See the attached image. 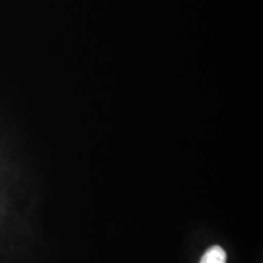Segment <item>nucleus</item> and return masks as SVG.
<instances>
[{
    "mask_svg": "<svg viewBox=\"0 0 263 263\" xmlns=\"http://www.w3.org/2000/svg\"><path fill=\"white\" fill-rule=\"evenodd\" d=\"M200 263H227V254L221 246H212L203 254Z\"/></svg>",
    "mask_w": 263,
    "mask_h": 263,
    "instance_id": "obj_1",
    "label": "nucleus"
}]
</instances>
